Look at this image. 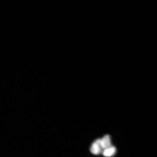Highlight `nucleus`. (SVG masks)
<instances>
[{"label": "nucleus", "instance_id": "nucleus-1", "mask_svg": "<svg viewBox=\"0 0 157 157\" xmlns=\"http://www.w3.org/2000/svg\"><path fill=\"white\" fill-rule=\"evenodd\" d=\"M90 151L92 154L95 155H98L102 152L101 144V139H98L96 140L92 144L90 147Z\"/></svg>", "mask_w": 157, "mask_h": 157}, {"label": "nucleus", "instance_id": "nucleus-3", "mask_svg": "<svg viewBox=\"0 0 157 157\" xmlns=\"http://www.w3.org/2000/svg\"><path fill=\"white\" fill-rule=\"evenodd\" d=\"M117 152V149L114 146H112L102 151V154L105 157H113Z\"/></svg>", "mask_w": 157, "mask_h": 157}, {"label": "nucleus", "instance_id": "nucleus-2", "mask_svg": "<svg viewBox=\"0 0 157 157\" xmlns=\"http://www.w3.org/2000/svg\"><path fill=\"white\" fill-rule=\"evenodd\" d=\"M101 144L103 150L112 146L111 137L109 135H105L101 139Z\"/></svg>", "mask_w": 157, "mask_h": 157}]
</instances>
